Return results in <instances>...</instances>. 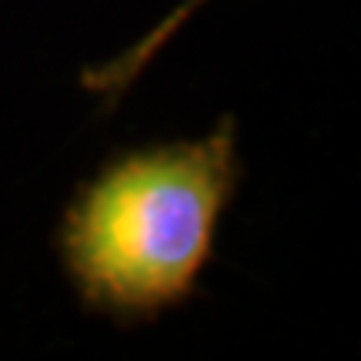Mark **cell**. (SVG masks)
<instances>
[{"label":"cell","mask_w":361,"mask_h":361,"mask_svg":"<svg viewBox=\"0 0 361 361\" xmlns=\"http://www.w3.org/2000/svg\"><path fill=\"white\" fill-rule=\"evenodd\" d=\"M234 117L204 137L114 154L67 201L57 255L80 305L121 324L188 301L241 188Z\"/></svg>","instance_id":"6da1fadb"},{"label":"cell","mask_w":361,"mask_h":361,"mask_svg":"<svg viewBox=\"0 0 361 361\" xmlns=\"http://www.w3.org/2000/svg\"><path fill=\"white\" fill-rule=\"evenodd\" d=\"M204 4L207 0H180L178 7H174L168 17H161L141 40H134L130 47H124V51L117 54V57H111V61H104V64H97V67H87V71L80 74V84L87 90H94V94H104L107 101L121 97V94L144 74V67L168 47L171 37L178 34L180 27H188V20H191Z\"/></svg>","instance_id":"7a4b0ae2"}]
</instances>
